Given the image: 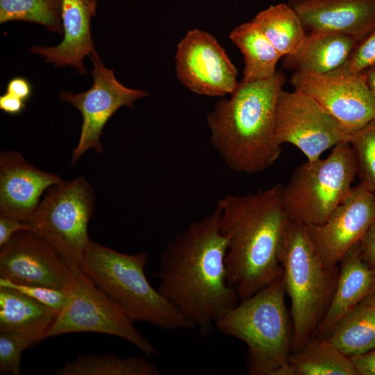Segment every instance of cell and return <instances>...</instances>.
<instances>
[{
	"mask_svg": "<svg viewBox=\"0 0 375 375\" xmlns=\"http://www.w3.org/2000/svg\"><path fill=\"white\" fill-rule=\"evenodd\" d=\"M227 245L215 208L176 233L160 253L158 291L202 336L240 299L227 281Z\"/></svg>",
	"mask_w": 375,
	"mask_h": 375,
	"instance_id": "1",
	"label": "cell"
},
{
	"mask_svg": "<svg viewBox=\"0 0 375 375\" xmlns=\"http://www.w3.org/2000/svg\"><path fill=\"white\" fill-rule=\"evenodd\" d=\"M222 233L228 241L227 281L240 299L247 298L282 276L280 261L290 217L283 185L246 195L228 194L216 205Z\"/></svg>",
	"mask_w": 375,
	"mask_h": 375,
	"instance_id": "2",
	"label": "cell"
},
{
	"mask_svg": "<svg viewBox=\"0 0 375 375\" xmlns=\"http://www.w3.org/2000/svg\"><path fill=\"white\" fill-rule=\"evenodd\" d=\"M285 76L238 83L229 99L217 101L208 115L210 141L224 163L235 172L257 174L280 157L275 135L276 109Z\"/></svg>",
	"mask_w": 375,
	"mask_h": 375,
	"instance_id": "3",
	"label": "cell"
},
{
	"mask_svg": "<svg viewBox=\"0 0 375 375\" xmlns=\"http://www.w3.org/2000/svg\"><path fill=\"white\" fill-rule=\"evenodd\" d=\"M281 276L254 294L240 299L215 324L217 330L247 347L251 375H291L292 324Z\"/></svg>",
	"mask_w": 375,
	"mask_h": 375,
	"instance_id": "4",
	"label": "cell"
},
{
	"mask_svg": "<svg viewBox=\"0 0 375 375\" xmlns=\"http://www.w3.org/2000/svg\"><path fill=\"white\" fill-rule=\"evenodd\" d=\"M148 257L146 251L126 254L92 241L80 269L134 322L165 331L194 328L148 281Z\"/></svg>",
	"mask_w": 375,
	"mask_h": 375,
	"instance_id": "5",
	"label": "cell"
},
{
	"mask_svg": "<svg viewBox=\"0 0 375 375\" xmlns=\"http://www.w3.org/2000/svg\"><path fill=\"white\" fill-rule=\"evenodd\" d=\"M280 261L291 302L292 353L312 338L325 316L337 286L339 265H326L306 226L291 219L283 236Z\"/></svg>",
	"mask_w": 375,
	"mask_h": 375,
	"instance_id": "6",
	"label": "cell"
},
{
	"mask_svg": "<svg viewBox=\"0 0 375 375\" xmlns=\"http://www.w3.org/2000/svg\"><path fill=\"white\" fill-rule=\"evenodd\" d=\"M356 176L349 142L335 145L324 159L307 160L299 165L283 186L290 219L306 226L323 223L349 194Z\"/></svg>",
	"mask_w": 375,
	"mask_h": 375,
	"instance_id": "7",
	"label": "cell"
},
{
	"mask_svg": "<svg viewBox=\"0 0 375 375\" xmlns=\"http://www.w3.org/2000/svg\"><path fill=\"white\" fill-rule=\"evenodd\" d=\"M95 194L84 176L50 186L31 216L24 222L43 239L75 272L92 240L88 223L94 206Z\"/></svg>",
	"mask_w": 375,
	"mask_h": 375,
	"instance_id": "8",
	"label": "cell"
},
{
	"mask_svg": "<svg viewBox=\"0 0 375 375\" xmlns=\"http://www.w3.org/2000/svg\"><path fill=\"white\" fill-rule=\"evenodd\" d=\"M69 301L57 314L45 338L72 333H95L120 338L148 357L155 346L134 326V322L110 300L79 269Z\"/></svg>",
	"mask_w": 375,
	"mask_h": 375,
	"instance_id": "9",
	"label": "cell"
},
{
	"mask_svg": "<svg viewBox=\"0 0 375 375\" xmlns=\"http://www.w3.org/2000/svg\"><path fill=\"white\" fill-rule=\"evenodd\" d=\"M275 135L279 144L294 145L308 160H315L327 149L348 142L351 133L309 95L282 90L276 103Z\"/></svg>",
	"mask_w": 375,
	"mask_h": 375,
	"instance_id": "10",
	"label": "cell"
},
{
	"mask_svg": "<svg viewBox=\"0 0 375 375\" xmlns=\"http://www.w3.org/2000/svg\"><path fill=\"white\" fill-rule=\"evenodd\" d=\"M290 82L294 90L313 98L351 134L375 118V99L362 73L339 69L327 74L296 72Z\"/></svg>",
	"mask_w": 375,
	"mask_h": 375,
	"instance_id": "11",
	"label": "cell"
},
{
	"mask_svg": "<svg viewBox=\"0 0 375 375\" xmlns=\"http://www.w3.org/2000/svg\"><path fill=\"white\" fill-rule=\"evenodd\" d=\"M90 58L94 65L92 87L81 93L60 94V99L79 110L83 117L79 140L72 153V165L89 149L102 153L103 147L100 138L110 117L122 106L134 108L135 101L148 95L146 91L128 88L119 83L113 70L106 68L97 53Z\"/></svg>",
	"mask_w": 375,
	"mask_h": 375,
	"instance_id": "12",
	"label": "cell"
},
{
	"mask_svg": "<svg viewBox=\"0 0 375 375\" xmlns=\"http://www.w3.org/2000/svg\"><path fill=\"white\" fill-rule=\"evenodd\" d=\"M175 60L177 78L194 93L224 97L238 85L237 69L216 38L206 31H188L177 45Z\"/></svg>",
	"mask_w": 375,
	"mask_h": 375,
	"instance_id": "13",
	"label": "cell"
},
{
	"mask_svg": "<svg viewBox=\"0 0 375 375\" xmlns=\"http://www.w3.org/2000/svg\"><path fill=\"white\" fill-rule=\"evenodd\" d=\"M0 249V278L20 285L72 290L74 272L34 233L19 231Z\"/></svg>",
	"mask_w": 375,
	"mask_h": 375,
	"instance_id": "14",
	"label": "cell"
},
{
	"mask_svg": "<svg viewBox=\"0 0 375 375\" xmlns=\"http://www.w3.org/2000/svg\"><path fill=\"white\" fill-rule=\"evenodd\" d=\"M374 222L375 191L360 183L323 223L307 228L323 262L334 267Z\"/></svg>",
	"mask_w": 375,
	"mask_h": 375,
	"instance_id": "15",
	"label": "cell"
},
{
	"mask_svg": "<svg viewBox=\"0 0 375 375\" xmlns=\"http://www.w3.org/2000/svg\"><path fill=\"white\" fill-rule=\"evenodd\" d=\"M62 182L54 173L40 170L18 152L0 155V216L26 221L50 186Z\"/></svg>",
	"mask_w": 375,
	"mask_h": 375,
	"instance_id": "16",
	"label": "cell"
},
{
	"mask_svg": "<svg viewBox=\"0 0 375 375\" xmlns=\"http://www.w3.org/2000/svg\"><path fill=\"white\" fill-rule=\"evenodd\" d=\"M306 30L345 34L360 40L375 29V0H290Z\"/></svg>",
	"mask_w": 375,
	"mask_h": 375,
	"instance_id": "17",
	"label": "cell"
},
{
	"mask_svg": "<svg viewBox=\"0 0 375 375\" xmlns=\"http://www.w3.org/2000/svg\"><path fill=\"white\" fill-rule=\"evenodd\" d=\"M97 0H62L64 38L53 47H33L30 51L55 66L71 65L82 75L87 72L85 56L96 54L90 33V20L96 15Z\"/></svg>",
	"mask_w": 375,
	"mask_h": 375,
	"instance_id": "18",
	"label": "cell"
},
{
	"mask_svg": "<svg viewBox=\"0 0 375 375\" xmlns=\"http://www.w3.org/2000/svg\"><path fill=\"white\" fill-rule=\"evenodd\" d=\"M338 265L339 276L333 299L314 335L322 339H325L356 304L375 292V269L362 260L360 242L344 255Z\"/></svg>",
	"mask_w": 375,
	"mask_h": 375,
	"instance_id": "19",
	"label": "cell"
},
{
	"mask_svg": "<svg viewBox=\"0 0 375 375\" xmlns=\"http://www.w3.org/2000/svg\"><path fill=\"white\" fill-rule=\"evenodd\" d=\"M360 41L345 34L310 32L297 53L284 57L283 66L294 72L327 74L342 67Z\"/></svg>",
	"mask_w": 375,
	"mask_h": 375,
	"instance_id": "20",
	"label": "cell"
},
{
	"mask_svg": "<svg viewBox=\"0 0 375 375\" xmlns=\"http://www.w3.org/2000/svg\"><path fill=\"white\" fill-rule=\"evenodd\" d=\"M58 313L15 289L0 287V331L34 334L45 339Z\"/></svg>",
	"mask_w": 375,
	"mask_h": 375,
	"instance_id": "21",
	"label": "cell"
},
{
	"mask_svg": "<svg viewBox=\"0 0 375 375\" xmlns=\"http://www.w3.org/2000/svg\"><path fill=\"white\" fill-rule=\"evenodd\" d=\"M325 339L348 356L375 348V292L349 311Z\"/></svg>",
	"mask_w": 375,
	"mask_h": 375,
	"instance_id": "22",
	"label": "cell"
},
{
	"mask_svg": "<svg viewBox=\"0 0 375 375\" xmlns=\"http://www.w3.org/2000/svg\"><path fill=\"white\" fill-rule=\"evenodd\" d=\"M229 38L244 56L242 81L265 80L276 74L277 62L282 56L252 19L236 26Z\"/></svg>",
	"mask_w": 375,
	"mask_h": 375,
	"instance_id": "23",
	"label": "cell"
},
{
	"mask_svg": "<svg viewBox=\"0 0 375 375\" xmlns=\"http://www.w3.org/2000/svg\"><path fill=\"white\" fill-rule=\"evenodd\" d=\"M291 375H358L350 357L315 335L289 358Z\"/></svg>",
	"mask_w": 375,
	"mask_h": 375,
	"instance_id": "24",
	"label": "cell"
},
{
	"mask_svg": "<svg viewBox=\"0 0 375 375\" xmlns=\"http://www.w3.org/2000/svg\"><path fill=\"white\" fill-rule=\"evenodd\" d=\"M252 20L282 57L297 53L308 36L300 18L288 3L270 6Z\"/></svg>",
	"mask_w": 375,
	"mask_h": 375,
	"instance_id": "25",
	"label": "cell"
},
{
	"mask_svg": "<svg viewBox=\"0 0 375 375\" xmlns=\"http://www.w3.org/2000/svg\"><path fill=\"white\" fill-rule=\"evenodd\" d=\"M57 375H159L157 366L142 356L81 355L56 369Z\"/></svg>",
	"mask_w": 375,
	"mask_h": 375,
	"instance_id": "26",
	"label": "cell"
},
{
	"mask_svg": "<svg viewBox=\"0 0 375 375\" xmlns=\"http://www.w3.org/2000/svg\"><path fill=\"white\" fill-rule=\"evenodd\" d=\"M62 0H0V23L23 21L62 34Z\"/></svg>",
	"mask_w": 375,
	"mask_h": 375,
	"instance_id": "27",
	"label": "cell"
},
{
	"mask_svg": "<svg viewBox=\"0 0 375 375\" xmlns=\"http://www.w3.org/2000/svg\"><path fill=\"white\" fill-rule=\"evenodd\" d=\"M360 183L375 191V118L350 135Z\"/></svg>",
	"mask_w": 375,
	"mask_h": 375,
	"instance_id": "28",
	"label": "cell"
},
{
	"mask_svg": "<svg viewBox=\"0 0 375 375\" xmlns=\"http://www.w3.org/2000/svg\"><path fill=\"white\" fill-rule=\"evenodd\" d=\"M42 340L41 336L34 334L0 331V374L19 375L22 353Z\"/></svg>",
	"mask_w": 375,
	"mask_h": 375,
	"instance_id": "29",
	"label": "cell"
},
{
	"mask_svg": "<svg viewBox=\"0 0 375 375\" xmlns=\"http://www.w3.org/2000/svg\"><path fill=\"white\" fill-rule=\"evenodd\" d=\"M0 287L15 289L59 312L69 300L72 290L44 286L20 285L0 278Z\"/></svg>",
	"mask_w": 375,
	"mask_h": 375,
	"instance_id": "30",
	"label": "cell"
},
{
	"mask_svg": "<svg viewBox=\"0 0 375 375\" xmlns=\"http://www.w3.org/2000/svg\"><path fill=\"white\" fill-rule=\"evenodd\" d=\"M375 67V29L356 47L347 62L339 69L360 74Z\"/></svg>",
	"mask_w": 375,
	"mask_h": 375,
	"instance_id": "31",
	"label": "cell"
},
{
	"mask_svg": "<svg viewBox=\"0 0 375 375\" xmlns=\"http://www.w3.org/2000/svg\"><path fill=\"white\" fill-rule=\"evenodd\" d=\"M349 357L358 375H375V348Z\"/></svg>",
	"mask_w": 375,
	"mask_h": 375,
	"instance_id": "32",
	"label": "cell"
},
{
	"mask_svg": "<svg viewBox=\"0 0 375 375\" xmlns=\"http://www.w3.org/2000/svg\"><path fill=\"white\" fill-rule=\"evenodd\" d=\"M360 248L362 260L375 269V222L360 241Z\"/></svg>",
	"mask_w": 375,
	"mask_h": 375,
	"instance_id": "33",
	"label": "cell"
},
{
	"mask_svg": "<svg viewBox=\"0 0 375 375\" xmlns=\"http://www.w3.org/2000/svg\"><path fill=\"white\" fill-rule=\"evenodd\" d=\"M22 230L28 231L24 222L0 216V248L8 242L15 233Z\"/></svg>",
	"mask_w": 375,
	"mask_h": 375,
	"instance_id": "34",
	"label": "cell"
},
{
	"mask_svg": "<svg viewBox=\"0 0 375 375\" xmlns=\"http://www.w3.org/2000/svg\"><path fill=\"white\" fill-rule=\"evenodd\" d=\"M6 92L26 102L31 96L32 86L26 78L17 76L9 81Z\"/></svg>",
	"mask_w": 375,
	"mask_h": 375,
	"instance_id": "35",
	"label": "cell"
},
{
	"mask_svg": "<svg viewBox=\"0 0 375 375\" xmlns=\"http://www.w3.org/2000/svg\"><path fill=\"white\" fill-rule=\"evenodd\" d=\"M25 108V101L7 92L0 97V109L10 115H18Z\"/></svg>",
	"mask_w": 375,
	"mask_h": 375,
	"instance_id": "36",
	"label": "cell"
},
{
	"mask_svg": "<svg viewBox=\"0 0 375 375\" xmlns=\"http://www.w3.org/2000/svg\"><path fill=\"white\" fill-rule=\"evenodd\" d=\"M362 73L369 90L375 99V67Z\"/></svg>",
	"mask_w": 375,
	"mask_h": 375,
	"instance_id": "37",
	"label": "cell"
}]
</instances>
